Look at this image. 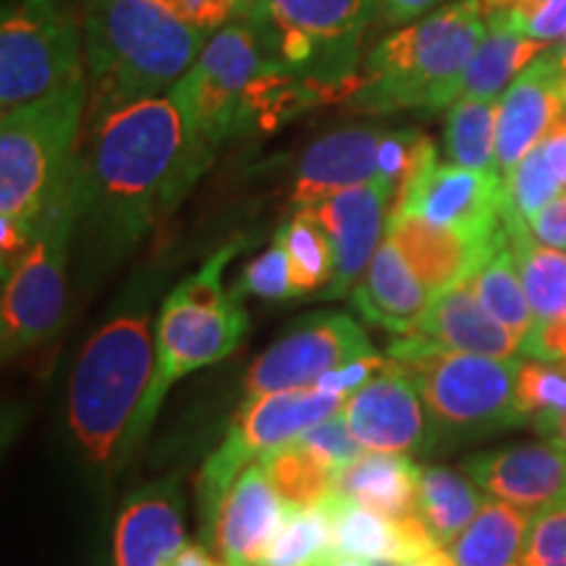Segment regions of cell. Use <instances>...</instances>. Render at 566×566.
<instances>
[{"label":"cell","instance_id":"17","mask_svg":"<svg viewBox=\"0 0 566 566\" xmlns=\"http://www.w3.org/2000/svg\"><path fill=\"white\" fill-rule=\"evenodd\" d=\"M464 475L495 501L541 512L566 499V451L554 441L483 451L467 459Z\"/></svg>","mask_w":566,"mask_h":566},{"label":"cell","instance_id":"32","mask_svg":"<svg viewBox=\"0 0 566 566\" xmlns=\"http://www.w3.org/2000/svg\"><path fill=\"white\" fill-rule=\"evenodd\" d=\"M258 462L286 509L323 504L334 493L336 470L317 451L304 446L300 438L268 451Z\"/></svg>","mask_w":566,"mask_h":566},{"label":"cell","instance_id":"6","mask_svg":"<svg viewBox=\"0 0 566 566\" xmlns=\"http://www.w3.org/2000/svg\"><path fill=\"white\" fill-rule=\"evenodd\" d=\"M237 252L239 242L221 247L163 302L155 336L153 384L134 415L129 433L124 438L126 446H137L145 436L176 380L229 357L250 331V317L242 302L226 294L221 286L226 265L237 258Z\"/></svg>","mask_w":566,"mask_h":566},{"label":"cell","instance_id":"9","mask_svg":"<svg viewBox=\"0 0 566 566\" xmlns=\"http://www.w3.org/2000/svg\"><path fill=\"white\" fill-rule=\"evenodd\" d=\"M271 59V40L260 19H233L212 34L195 66L168 90V97L216 150L239 132L247 90Z\"/></svg>","mask_w":566,"mask_h":566},{"label":"cell","instance_id":"38","mask_svg":"<svg viewBox=\"0 0 566 566\" xmlns=\"http://www.w3.org/2000/svg\"><path fill=\"white\" fill-rule=\"evenodd\" d=\"M231 296L239 302H242V296H260V300L273 302L294 300L296 289L292 281V263H289V252L279 237L260 258H254L244 268V273L233 283Z\"/></svg>","mask_w":566,"mask_h":566},{"label":"cell","instance_id":"26","mask_svg":"<svg viewBox=\"0 0 566 566\" xmlns=\"http://www.w3.org/2000/svg\"><path fill=\"white\" fill-rule=\"evenodd\" d=\"M422 470L407 454H367L342 467L334 493L373 512L401 520L417 512Z\"/></svg>","mask_w":566,"mask_h":566},{"label":"cell","instance_id":"34","mask_svg":"<svg viewBox=\"0 0 566 566\" xmlns=\"http://www.w3.org/2000/svg\"><path fill=\"white\" fill-rule=\"evenodd\" d=\"M495 139H499V101L462 95L451 105L443 129V150L449 163L475 171H499Z\"/></svg>","mask_w":566,"mask_h":566},{"label":"cell","instance_id":"31","mask_svg":"<svg viewBox=\"0 0 566 566\" xmlns=\"http://www.w3.org/2000/svg\"><path fill=\"white\" fill-rule=\"evenodd\" d=\"M483 495L467 475L446 467L422 470L417 514L428 525L438 546H451L483 509Z\"/></svg>","mask_w":566,"mask_h":566},{"label":"cell","instance_id":"8","mask_svg":"<svg viewBox=\"0 0 566 566\" xmlns=\"http://www.w3.org/2000/svg\"><path fill=\"white\" fill-rule=\"evenodd\" d=\"M76 0H9L0 21V105L11 113L84 80Z\"/></svg>","mask_w":566,"mask_h":566},{"label":"cell","instance_id":"5","mask_svg":"<svg viewBox=\"0 0 566 566\" xmlns=\"http://www.w3.org/2000/svg\"><path fill=\"white\" fill-rule=\"evenodd\" d=\"M388 357L405 367L420 394L433 446H454L522 424L516 409L520 359L451 352L417 336H396Z\"/></svg>","mask_w":566,"mask_h":566},{"label":"cell","instance_id":"4","mask_svg":"<svg viewBox=\"0 0 566 566\" xmlns=\"http://www.w3.org/2000/svg\"><path fill=\"white\" fill-rule=\"evenodd\" d=\"M87 97L84 76L45 101L3 113L0 216L17 221L32 237L71 192Z\"/></svg>","mask_w":566,"mask_h":566},{"label":"cell","instance_id":"12","mask_svg":"<svg viewBox=\"0 0 566 566\" xmlns=\"http://www.w3.org/2000/svg\"><path fill=\"white\" fill-rule=\"evenodd\" d=\"M365 328L346 313H313L296 321L247 370L244 394L263 396L315 388L323 375L373 357Z\"/></svg>","mask_w":566,"mask_h":566},{"label":"cell","instance_id":"30","mask_svg":"<svg viewBox=\"0 0 566 566\" xmlns=\"http://www.w3.org/2000/svg\"><path fill=\"white\" fill-rule=\"evenodd\" d=\"M467 283H470V289L475 292L480 304H483L488 313L504 325V328L512 331V334L522 342V346H525L537 321L533 307H530L527 302L525 286H522L514 252L512 247H509L504 229H501L491 252L485 254V260L478 265V271L467 279Z\"/></svg>","mask_w":566,"mask_h":566},{"label":"cell","instance_id":"27","mask_svg":"<svg viewBox=\"0 0 566 566\" xmlns=\"http://www.w3.org/2000/svg\"><path fill=\"white\" fill-rule=\"evenodd\" d=\"M501 221L535 321H562L566 317V252L537 242L520 212L504 208Z\"/></svg>","mask_w":566,"mask_h":566},{"label":"cell","instance_id":"15","mask_svg":"<svg viewBox=\"0 0 566 566\" xmlns=\"http://www.w3.org/2000/svg\"><path fill=\"white\" fill-rule=\"evenodd\" d=\"M504 210V176L499 171L438 163L420 181L391 202L388 212H417L424 221L467 237L491 239L501 231Z\"/></svg>","mask_w":566,"mask_h":566},{"label":"cell","instance_id":"16","mask_svg":"<svg viewBox=\"0 0 566 566\" xmlns=\"http://www.w3.org/2000/svg\"><path fill=\"white\" fill-rule=\"evenodd\" d=\"M566 116V76L554 48L522 71L499 101L495 163L506 176Z\"/></svg>","mask_w":566,"mask_h":566},{"label":"cell","instance_id":"29","mask_svg":"<svg viewBox=\"0 0 566 566\" xmlns=\"http://www.w3.org/2000/svg\"><path fill=\"white\" fill-rule=\"evenodd\" d=\"M533 516L525 509L485 501L475 520L451 543L457 566H522Z\"/></svg>","mask_w":566,"mask_h":566},{"label":"cell","instance_id":"45","mask_svg":"<svg viewBox=\"0 0 566 566\" xmlns=\"http://www.w3.org/2000/svg\"><path fill=\"white\" fill-rule=\"evenodd\" d=\"M541 145L551 163V168H554L556 179L562 181V187L566 189V116L548 132V137L543 139Z\"/></svg>","mask_w":566,"mask_h":566},{"label":"cell","instance_id":"39","mask_svg":"<svg viewBox=\"0 0 566 566\" xmlns=\"http://www.w3.org/2000/svg\"><path fill=\"white\" fill-rule=\"evenodd\" d=\"M522 566H566V499L535 512Z\"/></svg>","mask_w":566,"mask_h":566},{"label":"cell","instance_id":"13","mask_svg":"<svg viewBox=\"0 0 566 566\" xmlns=\"http://www.w3.org/2000/svg\"><path fill=\"white\" fill-rule=\"evenodd\" d=\"M378 0H263L260 17L273 30H294L313 40L317 63L307 87L315 101H328L359 90L354 76L359 40L370 24Z\"/></svg>","mask_w":566,"mask_h":566},{"label":"cell","instance_id":"21","mask_svg":"<svg viewBox=\"0 0 566 566\" xmlns=\"http://www.w3.org/2000/svg\"><path fill=\"white\" fill-rule=\"evenodd\" d=\"M289 509H283L281 495L260 462L233 480L218 514L212 541L223 566H260L273 537L286 522Z\"/></svg>","mask_w":566,"mask_h":566},{"label":"cell","instance_id":"48","mask_svg":"<svg viewBox=\"0 0 566 566\" xmlns=\"http://www.w3.org/2000/svg\"><path fill=\"white\" fill-rule=\"evenodd\" d=\"M233 13H237V19H244V17H254L260 9H263V0H229Z\"/></svg>","mask_w":566,"mask_h":566},{"label":"cell","instance_id":"1","mask_svg":"<svg viewBox=\"0 0 566 566\" xmlns=\"http://www.w3.org/2000/svg\"><path fill=\"white\" fill-rule=\"evenodd\" d=\"M212 163V147L166 95L84 122L74 210L101 250L122 254L179 208Z\"/></svg>","mask_w":566,"mask_h":566},{"label":"cell","instance_id":"50","mask_svg":"<svg viewBox=\"0 0 566 566\" xmlns=\"http://www.w3.org/2000/svg\"><path fill=\"white\" fill-rule=\"evenodd\" d=\"M548 441H554V443H558V446H562V449L566 451V415H564V420H562V424H558L556 436H554V438H548Z\"/></svg>","mask_w":566,"mask_h":566},{"label":"cell","instance_id":"20","mask_svg":"<svg viewBox=\"0 0 566 566\" xmlns=\"http://www.w3.org/2000/svg\"><path fill=\"white\" fill-rule=\"evenodd\" d=\"M499 233L491 239L467 237L462 231L424 221L417 212H388L386 221V239L433 296L470 279L491 252Z\"/></svg>","mask_w":566,"mask_h":566},{"label":"cell","instance_id":"14","mask_svg":"<svg viewBox=\"0 0 566 566\" xmlns=\"http://www.w3.org/2000/svg\"><path fill=\"white\" fill-rule=\"evenodd\" d=\"M352 436L375 454H430L433 428L412 378L391 357L378 375L346 399Z\"/></svg>","mask_w":566,"mask_h":566},{"label":"cell","instance_id":"28","mask_svg":"<svg viewBox=\"0 0 566 566\" xmlns=\"http://www.w3.org/2000/svg\"><path fill=\"white\" fill-rule=\"evenodd\" d=\"M485 24L488 32L467 69L462 95L501 101V92L512 87L516 76L554 45L530 38L527 32L506 21H485Z\"/></svg>","mask_w":566,"mask_h":566},{"label":"cell","instance_id":"11","mask_svg":"<svg viewBox=\"0 0 566 566\" xmlns=\"http://www.w3.org/2000/svg\"><path fill=\"white\" fill-rule=\"evenodd\" d=\"M344 399L346 396L325 394L317 388L247 396L233 417L226 441L212 451L200 472L197 495H200L205 535L212 537L226 493L231 491L233 480L242 475L247 464L294 441L313 424L338 415Z\"/></svg>","mask_w":566,"mask_h":566},{"label":"cell","instance_id":"37","mask_svg":"<svg viewBox=\"0 0 566 566\" xmlns=\"http://www.w3.org/2000/svg\"><path fill=\"white\" fill-rule=\"evenodd\" d=\"M564 192L562 181L556 179L554 168L543 153V145L530 150L516 166L504 176V208L520 212L525 221L554 202Z\"/></svg>","mask_w":566,"mask_h":566},{"label":"cell","instance_id":"2","mask_svg":"<svg viewBox=\"0 0 566 566\" xmlns=\"http://www.w3.org/2000/svg\"><path fill=\"white\" fill-rule=\"evenodd\" d=\"M205 45L208 32L187 24L160 0H87L84 122L166 95L195 66Z\"/></svg>","mask_w":566,"mask_h":566},{"label":"cell","instance_id":"41","mask_svg":"<svg viewBox=\"0 0 566 566\" xmlns=\"http://www.w3.org/2000/svg\"><path fill=\"white\" fill-rule=\"evenodd\" d=\"M171 9L176 17L197 27L202 32H218L229 21L237 19L229 0H160Z\"/></svg>","mask_w":566,"mask_h":566},{"label":"cell","instance_id":"44","mask_svg":"<svg viewBox=\"0 0 566 566\" xmlns=\"http://www.w3.org/2000/svg\"><path fill=\"white\" fill-rule=\"evenodd\" d=\"M441 0H378L380 21L388 27H407L428 17Z\"/></svg>","mask_w":566,"mask_h":566},{"label":"cell","instance_id":"36","mask_svg":"<svg viewBox=\"0 0 566 566\" xmlns=\"http://www.w3.org/2000/svg\"><path fill=\"white\" fill-rule=\"evenodd\" d=\"M516 409L522 424L554 438L566 415V365L522 357L516 370Z\"/></svg>","mask_w":566,"mask_h":566},{"label":"cell","instance_id":"22","mask_svg":"<svg viewBox=\"0 0 566 566\" xmlns=\"http://www.w3.org/2000/svg\"><path fill=\"white\" fill-rule=\"evenodd\" d=\"M181 548V493L174 480L142 488L126 501L113 535L116 566H171Z\"/></svg>","mask_w":566,"mask_h":566},{"label":"cell","instance_id":"35","mask_svg":"<svg viewBox=\"0 0 566 566\" xmlns=\"http://www.w3.org/2000/svg\"><path fill=\"white\" fill-rule=\"evenodd\" d=\"M275 237L281 239L292 263V281L296 296L328 292L336 273V254L323 223L315 210H296L286 226H281Z\"/></svg>","mask_w":566,"mask_h":566},{"label":"cell","instance_id":"49","mask_svg":"<svg viewBox=\"0 0 566 566\" xmlns=\"http://www.w3.org/2000/svg\"><path fill=\"white\" fill-rule=\"evenodd\" d=\"M331 566H373V562H365V558H352V556H338Z\"/></svg>","mask_w":566,"mask_h":566},{"label":"cell","instance_id":"40","mask_svg":"<svg viewBox=\"0 0 566 566\" xmlns=\"http://www.w3.org/2000/svg\"><path fill=\"white\" fill-rule=\"evenodd\" d=\"M300 441L310 449L317 451L325 462H328L338 472L342 467L352 464L354 459L363 457L365 446L352 436L349 422L344 415H334L328 420L313 424L300 436Z\"/></svg>","mask_w":566,"mask_h":566},{"label":"cell","instance_id":"24","mask_svg":"<svg viewBox=\"0 0 566 566\" xmlns=\"http://www.w3.org/2000/svg\"><path fill=\"white\" fill-rule=\"evenodd\" d=\"M412 336L451 352L493 359H520L522 342L480 304L470 283H457L430 300Z\"/></svg>","mask_w":566,"mask_h":566},{"label":"cell","instance_id":"43","mask_svg":"<svg viewBox=\"0 0 566 566\" xmlns=\"http://www.w3.org/2000/svg\"><path fill=\"white\" fill-rule=\"evenodd\" d=\"M527 226L537 242L566 252V192L558 195L554 202H548L541 212H535Z\"/></svg>","mask_w":566,"mask_h":566},{"label":"cell","instance_id":"42","mask_svg":"<svg viewBox=\"0 0 566 566\" xmlns=\"http://www.w3.org/2000/svg\"><path fill=\"white\" fill-rule=\"evenodd\" d=\"M384 365H386V357H378V354H373V357H363L357 359V363L338 367V370L323 375V378L315 384V388L317 391L334 394V396H352L365 384H370Z\"/></svg>","mask_w":566,"mask_h":566},{"label":"cell","instance_id":"7","mask_svg":"<svg viewBox=\"0 0 566 566\" xmlns=\"http://www.w3.org/2000/svg\"><path fill=\"white\" fill-rule=\"evenodd\" d=\"M153 373L155 349L145 307L111 317L84 344L71 375L69 422L92 462L111 459L129 433Z\"/></svg>","mask_w":566,"mask_h":566},{"label":"cell","instance_id":"25","mask_svg":"<svg viewBox=\"0 0 566 566\" xmlns=\"http://www.w3.org/2000/svg\"><path fill=\"white\" fill-rule=\"evenodd\" d=\"M433 294L388 239L373 254L365 279L352 289V302L359 315L394 336H412Z\"/></svg>","mask_w":566,"mask_h":566},{"label":"cell","instance_id":"19","mask_svg":"<svg viewBox=\"0 0 566 566\" xmlns=\"http://www.w3.org/2000/svg\"><path fill=\"white\" fill-rule=\"evenodd\" d=\"M384 134L386 129L378 126H344L313 142L296 166L292 192L296 210L315 208L344 189L380 181Z\"/></svg>","mask_w":566,"mask_h":566},{"label":"cell","instance_id":"33","mask_svg":"<svg viewBox=\"0 0 566 566\" xmlns=\"http://www.w3.org/2000/svg\"><path fill=\"white\" fill-rule=\"evenodd\" d=\"M334 495V493H331ZM331 495L323 504L289 509L279 535L260 566H331L338 558L334 546V509Z\"/></svg>","mask_w":566,"mask_h":566},{"label":"cell","instance_id":"23","mask_svg":"<svg viewBox=\"0 0 566 566\" xmlns=\"http://www.w3.org/2000/svg\"><path fill=\"white\" fill-rule=\"evenodd\" d=\"M331 509H334V546L338 556L401 566L438 548L433 533L417 512L401 520H388L336 493L331 495Z\"/></svg>","mask_w":566,"mask_h":566},{"label":"cell","instance_id":"3","mask_svg":"<svg viewBox=\"0 0 566 566\" xmlns=\"http://www.w3.org/2000/svg\"><path fill=\"white\" fill-rule=\"evenodd\" d=\"M488 32L480 0H454L388 34L367 55L354 111L436 113L462 95L467 69Z\"/></svg>","mask_w":566,"mask_h":566},{"label":"cell","instance_id":"18","mask_svg":"<svg viewBox=\"0 0 566 566\" xmlns=\"http://www.w3.org/2000/svg\"><path fill=\"white\" fill-rule=\"evenodd\" d=\"M394 192L384 181H370L363 187L344 189L321 205H315L317 221L323 223L336 254L334 283L323 296H344L352 292L359 273L365 271L380 247V233L386 231L388 210Z\"/></svg>","mask_w":566,"mask_h":566},{"label":"cell","instance_id":"10","mask_svg":"<svg viewBox=\"0 0 566 566\" xmlns=\"http://www.w3.org/2000/svg\"><path fill=\"white\" fill-rule=\"evenodd\" d=\"M76 231L74 184L51 218L40 226L30 250L3 275L0 344L3 357H19L51 342L66 321L69 244Z\"/></svg>","mask_w":566,"mask_h":566},{"label":"cell","instance_id":"47","mask_svg":"<svg viewBox=\"0 0 566 566\" xmlns=\"http://www.w3.org/2000/svg\"><path fill=\"white\" fill-rule=\"evenodd\" d=\"M401 566H457V562L449 551H446L443 546H438L433 551H428V554L417 556V558H412V562H407Z\"/></svg>","mask_w":566,"mask_h":566},{"label":"cell","instance_id":"46","mask_svg":"<svg viewBox=\"0 0 566 566\" xmlns=\"http://www.w3.org/2000/svg\"><path fill=\"white\" fill-rule=\"evenodd\" d=\"M171 566H223L208 554V548L200 543H184V548L174 556Z\"/></svg>","mask_w":566,"mask_h":566}]
</instances>
